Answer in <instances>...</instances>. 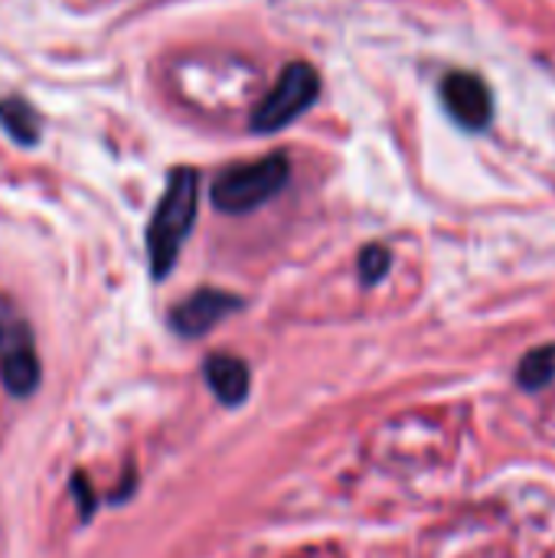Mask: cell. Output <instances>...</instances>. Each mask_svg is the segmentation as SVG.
Masks as SVG:
<instances>
[{"label":"cell","instance_id":"1","mask_svg":"<svg viewBox=\"0 0 555 558\" xmlns=\"http://www.w3.org/2000/svg\"><path fill=\"white\" fill-rule=\"evenodd\" d=\"M200 209V173L193 167H177L147 226V258L150 275L160 281L173 271L186 235L193 232Z\"/></svg>","mask_w":555,"mask_h":558},{"label":"cell","instance_id":"2","mask_svg":"<svg viewBox=\"0 0 555 558\" xmlns=\"http://www.w3.org/2000/svg\"><path fill=\"white\" fill-rule=\"evenodd\" d=\"M288 180H291V160L281 150H275L268 157L226 167L213 180L209 196L219 213L245 216V213H255L258 206L272 203L288 186Z\"/></svg>","mask_w":555,"mask_h":558},{"label":"cell","instance_id":"3","mask_svg":"<svg viewBox=\"0 0 555 558\" xmlns=\"http://www.w3.org/2000/svg\"><path fill=\"white\" fill-rule=\"evenodd\" d=\"M317 95H321V75L314 72V65L288 62L275 78V85L268 88V95L255 105L252 128L262 134H275L288 128L291 121H298L304 111L314 108Z\"/></svg>","mask_w":555,"mask_h":558},{"label":"cell","instance_id":"4","mask_svg":"<svg viewBox=\"0 0 555 558\" xmlns=\"http://www.w3.org/2000/svg\"><path fill=\"white\" fill-rule=\"evenodd\" d=\"M0 379L10 396L26 399L39 386V360L29 324L0 294Z\"/></svg>","mask_w":555,"mask_h":558},{"label":"cell","instance_id":"5","mask_svg":"<svg viewBox=\"0 0 555 558\" xmlns=\"http://www.w3.org/2000/svg\"><path fill=\"white\" fill-rule=\"evenodd\" d=\"M442 105L464 131H484L494 121V95L491 85L478 72H448L442 78Z\"/></svg>","mask_w":555,"mask_h":558},{"label":"cell","instance_id":"6","mask_svg":"<svg viewBox=\"0 0 555 558\" xmlns=\"http://www.w3.org/2000/svg\"><path fill=\"white\" fill-rule=\"evenodd\" d=\"M239 307H242L239 294H229V291H219V288H200L170 311V327L180 337L196 340V337H206L216 324H222Z\"/></svg>","mask_w":555,"mask_h":558},{"label":"cell","instance_id":"7","mask_svg":"<svg viewBox=\"0 0 555 558\" xmlns=\"http://www.w3.org/2000/svg\"><path fill=\"white\" fill-rule=\"evenodd\" d=\"M203 376H206V386L213 389V396H216L222 405H229V409L239 405V402H245L249 386H252L245 360L229 356V353L209 356V360L203 363Z\"/></svg>","mask_w":555,"mask_h":558},{"label":"cell","instance_id":"8","mask_svg":"<svg viewBox=\"0 0 555 558\" xmlns=\"http://www.w3.org/2000/svg\"><path fill=\"white\" fill-rule=\"evenodd\" d=\"M0 128L10 134V141H16L23 147H33L39 141V134H43V118L26 98L10 95V98L0 101Z\"/></svg>","mask_w":555,"mask_h":558},{"label":"cell","instance_id":"9","mask_svg":"<svg viewBox=\"0 0 555 558\" xmlns=\"http://www.w3.org/2000/svg\"><path fill=\"white\" fill-rule=\"evenodd\" d=\"M517 383L530 392H540L546 386L555 383V343H546V347H536L530 350L520 366H517Z\"/></svg>","mask_w":555,"mask_h":558},{"label":"cell","instance_id":"10","mask_svg":"<svg viewBox=\"0 0 555 558\" xmlns=\"http://www.w3.org/2000/svg\"><path fill=\"white\" fill-rule=\"evenodd\" d=\"M389 265H393V255H389V248H383V245H366V248L360 252V278H363L366 284L383 281L386 271H389Z\"/></svg>","mask_w":555,"mask_h":558},{"label":"cell","instance_id":"11","mask_svg":"<svg viewBox=\"0 0 555 558\" xmlns=\"http://www.w3.org/2000/svg\"><path fill=\"white\" fill-rule=\"evenodd\" d=\"M72 497H75V504L82 510V520H92V513H95V494L88 490V484H85L82 474L72 477Z\"/></svg>","mask_w":555,"mask_h":558}]
</instances>
